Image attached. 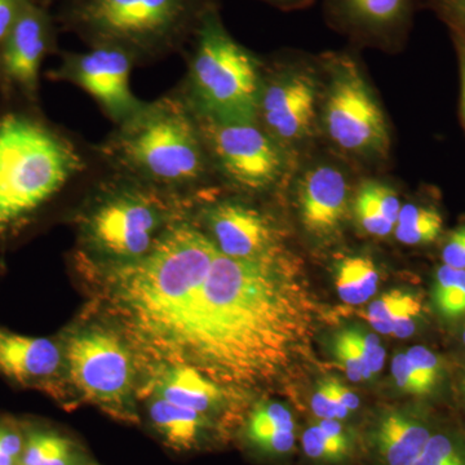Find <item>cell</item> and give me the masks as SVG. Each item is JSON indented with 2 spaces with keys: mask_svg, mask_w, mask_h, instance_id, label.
I'll return each instance as SVG.
<instances>
[{
  "mask_svg": "<svg viewBox=\"0 0 465 465\" xmlns=\"http://www.w3.org/2000/svg\"><path fill=\"white\" fill-rule=\"evenodd\" d=\"M313 305L287 256H197L162 277L134 330L137 351L162 366L198 370L250 388L280 375L311 338Z\"/></svg>",
  "mask_w": 465,
  "mask_h": 465,
  "instance_id": "1",
  "label": "cell"
},
{
  "mask_svg": "<svg viewBox=\"0 0 465 465\" xmlns=\"http://www.w3.org/2000/svg\"><path fill=\"white\" fill-rule=\"evenodd\" d=\"M88 170L81 146L39 108L5 105L0 112V243L18 237Z\"/></svg>",
  "mask_w": 465,
  "mask_h": 465,
  "instance_id": "2",
  "label": "cell"
},
{
  "mask_svg": "<svg viewBox=\"0 0 465 465\" xmlns=\"http://www.w3.org/2000/svg\"><path fill=\"white\" fill-rule=\"evenodd\" d=\"M100 164L194 200L213 174L200 121L179 91L143 103L94 148Z\"/></svg>",
  "mask_w": 465,
  "mask_h": 465,
  "instance_id": "3",
  "label": "cell"
},
{
  "mask_svg": "<svg viewBox=\"0 0 465 465\" xmlns=\"http://www.w3.org/2000/svg\"><path fill=\"white\" fill-rule=\"evenodd\" d=\"M194 204L105 168L76 216L78 255L97 262L143 258L171 226L192 215Z\"/></svg>",
  "mask_w": 465,
  "mask_h": 465,
  "instance_id": "4",
  "label": "cell"
},
{
  "mask_svg": "<svg viewBox=\"0 0 465 465\" xmlns=\"http://www.w3.org/2000/svg\"><path fill=\"white\" fill-rule=\"evenodd\" d=\"M215 9L216 0H74L67 23L90 47L122 48L143 64L182 48Z\"/></svg>",
  "mask_w": 465,
  "mask_h": 465,
  "instance_id": "5",
  "label": "cell"
},
{
  "mask_svg": "<svg viewBox=\"0 0 465 465\" xmlns=\"http://www.w3.org/2000/svg\"><path fill=\"white\" fill-rule=\"evenodd\" d=\"M188 76L180 94L195 115L217 122H252L262 87L258 58L229 34L217 9L194 35Z\"/></svg>",
  "mask_w": 465,
  "mask_h": 465,
  "instance_id": "6",
  "label": "cell"
},
{
  "mask_svg": "<svg viewBox=\"0 0 465 465\" xmlns=\"http://www.w3.org/2000/svg\"><path fill=\"white\" fill-rule=\"evenodd\" d=\"M323 99V125L331 142L358 155H384L390 130L374 92L349 56L329 60Z\"/></svg>",
  "mask_w": 465,
  "mask_h": 465,
  "instance_id": "7",
  "label": "cell"
},
{
  "mask_svg": "<svg viewBox=\"0 0 465 465\" xmlns=\"http://www.w3.org/2000/svg\"><path fill=\"white\" fill-rule=\"evenodd\" d=\"M124 336L88 324L67 336L63 345L65 372L76 391L109 409H124L134 391V360Z\"/></svg>",
  "mask_w": 465,
  "mask_h": 465,
  "instance_id": "8",
  "label": "cell"
},
{
  "mask_svg": "<svg viewBox=\"0 0 465 465\" xmlns=\"http://www.w3.org/2000/svg\"><path fill=\"white\" fill-rule=\"evenodd\" d=\"M213 173L240 191H269L284 171L282 145L258 121L217 122L198 116Z\"/></svg>",
  "mask_w": 465,
  "mask_h": 465,
  "instance_id": "9",
  "label": "cell"
},
{
  "mask_svg": "<svg viewBox=\"0 0 465 465\" xmlns=\"http://www.w3.org/2000/svg\"><path fill=\"white\" fill-rule=\"evenodd\" d=\"M136 64L122 48L94 45L84 54H64L60 65L50 70L47 78L81 88L118 125L139 112L145 103L131 90V73Z\"/></svg>",
  "mask_w": 465,
  "mask_h": 465,
  "instance_id": "10",
  "label": "cell"
},
{
  "mask_svg": "<svg viewBox=\"0 0 465 465\" xmlns=\"http://www.w3.org/2000/svg\"><path fill=\"white\" fill-rule=\"evenodd\" d=\"M52 43L47 15L23 0L16 23L0 47V94L5 105L39 108L42 64Z\"/></svg>",
  "mask_w": 465,
  "mask_h": 465,
  "instance_id": "11",
  "label": "cell"
},
{
  "mask_svg": "<svg viewBox=\"0 0 465 465\" xmlns=\"http://www.w3.org/2000/svg\"><path fill=\"white\" fill-rule=\"evenodd\" d=\"M195 223L229 258L273 260L286 256L282 235L273 220L244 202L222 200L204 204Z\"/></svg>",
  "mask_w": 465,
  "mask_h": 465,
  "instance_id": "12",
  "label": "cell"
},
{
  "mask_svg": "<svg viewBox=\"0 0 465 465\" xmlns=\"http://www.w3.org/2000/svg\"><path fill=\"white\" fill-rule=\"evenodd\" d=\"M318 88L313 76L286 72L262 78L258 116L260 125L281 145L307 139L316 124Z\"/></svg>",
  "mask_w": 465,
  "mask_h": 465,
  "instance_id": "13",
  "label": "cell"
},
{
  "mask_svg": "<svg viewBox=\"0 0 465 465\" xmlns=\"http://www.w3.org/2000/svg\"><path fill=\"white\" fill-rule=\"evenodd\" d=\"M437 428L424 412L388 410L367 428L366 449L375 465H414Z\"/></svg>",
  "mask_w": 465,
  "mask_h": 465,
  "instance_id": "14",
  "label": "cell"
},
{
  "mask_svg": "<svg viewBox=\"0 0 465 465\" xmlns=\"http://www.w3.org/2000/svg\"><path fill=\"white\" fill-rule=\"evenodd\" d=\"M63 371V345L0 327V375L20 387L52 391Z\"/></svg>",
  "mask_w": 465,
  "mask_h": 465,
  "instance_id": "15",
  "label": "cell"
},
{
  "mask_svg": "<svg viewBox=\"0 0 465 465\" xmlns=\"http://www.w3.org/2000/svg\"><path fill=\"white\" fill-rule=\"evenodd\" d=\"M298 202L305 231L317 240L331 238L348 216L349 185L344 173L331 166L307 171L299 183Z\"/></svg>",
  "mask_w": 465,
  "mask_h": 465,
  "instance_id": "16",
  "label": "cell"
},
{
  "mask_svg": "<svg viewBox=\"0 0 465 465\" xmlns=\"http://www.w3.org/2000/svg\"><path fill=\"white\" fill-rule=\"evenodd\" d=\"M418 0H330L333 17L351 32L387 39L405 32Z\"/></svg>",
  "mask_w": 465,
  "mask_h": 465,
  "instance_id": "17",
  "label": "cell"
},
{
  "mask_svg": "<svg viewBox=\"0 0 465 465\" xmlns=\"http://www.w3.org/2000/svg\"><path fill=\"white\" fill-rule=\"evenodd\" d=\"M244 439L266 458L291 457L298 440L292 412L280 402L260 403L247 418Z\"/></svg>",
  "mask_w": 465,
  "mask_h": 465,
  "instance_id": "18",
  "label": "cell"
},
{
  "mask_svg": "<svg viewBox=\"0 0 465 465\" xmlns=\"http://www.w3.org/2000/svg\"><path fill=\"white\" fill-rule=\"evenodd\" d=\"M154 393L174 405L210 414L222 403L220 385L191 366H162Z\"/></svg>",
  "mask_w": 465,
  "mask_h": 465,
  "instance_id": "19",
  "label": "cell"
},
{
  "mask_svg": "<svg viewBox=\"0 0 465 465\" xmlns=\"http://www.w3.org/2000/svg\"><path fill=\"white\" fill-rule=\"evenodd\" d=\"M148 411L153 427L164 442L183 451L198 448L210 428L206 415L174 405L155 393L149 401Z\"/></svg>",
  "mask_w": 465,
  "mask_h": 465,
  "instance_id": "20",
  "label": "cell"
},
{
  "mask_svg": "<svg viewBox=\"0 0 465 465\" xmlns=\"http://www.w3.org/2000/svg\"><path fill=\"white\" fill-rule=\"evenodd\" d=\"M304 457L316 465H344L356 455V434L344 421L318 419L302 434Z\"/></svg>",
  "mask_w": 465,
  "mask_h": 465,
  "instance_id": "21",
  "label": "cell"
},
{
  "mask_svg": "<svg viewBox=\"0 0 465 465\" xmlns=\"http://www.w3.org/2000/svg\"><path fill=\"white\" fill-rule=\"evenodd\" d=\"M401 208L397 192L378 182L362 183L353 202L358 226L367 234L381 238L394 232Z\"/></svg>",
  "mask_w": 465,
  "mask_h": 465,
  "instance_id": "22",
  "label": "cell"
},
{
  "mask_svg": "<svg viewBox=\"0 0 465 465\" xmlns=\"http://www.w3.org/2000/svg\"><path fill=\"white\" fill-rule=\"evenodd\" d=\"M378 283V269L365 256H349L336 266V291L345 304H363L375 295Z\"/></svg>",
  "mask_w": 465,
  "mask_h": 465,
  "instance_id": "23",
  "label": "cell"
},
{
  "mask_svg": "<svg viewBox=\"0 0 465 465\" xmlns=\"http://www.w3.org/2000/svg\"><path fill=\"white\" fill-rule=\"evenodd\" d=\"M443 232V216L436 206L405 204L401 208L394 234L406 246H427L434 243Z\"/></svg>",
  "mask_w": 465,
  "mask_h": 465,
  "instance_id": "24",
  "label": "cell"
},
{
  "mask_svg": "<svg viewBox=\"0 0 465 465\" xmlns=\"http://www.w3.org/2000/svg\"><path fill=\"white\" fill-rule=\"evenodd\" d=\"M18 465H81L74 443L67 437L36 430L27 434Z\"/></svg>",
  "mask_w": 465,
  "mask_h": 465,
  "instance_id": "25",
  "label": "cell"
},
{
  "mask_svg": "<svg viewBox=\"0 0 465 465\" xmlns=\"http://www.w3.org/2000/svg\"><path fill=\"white\" fill-rule=\"evenodd\" d=\"M414 465H465V433L437 428Z\"/></svg>",
  "mask_w": 465,
  "mask_h": 465,
  "instance_id": "26",
  "label": "cell"
},
{
  "mask_svg": "<svg viewBox=\"0 0 465 465\" xmlns=\"http://www.w3.org/2000/svg\"><path fill=\"white\" fill-rule=\"evenodd\" d=\"M414 295L415 292H411V291H390L372 302L363 316L376 331L391 335V324L396 320L397 314Z\"/></svg>",
  "mask_w": 465,
  "mask_h": 465,
  "instance_id": "27",
  "label": "cell"
},
{
  "mask_svg": "<svg viewBox=\"0 0 465 465\" xmlns=\"http://www.w3.org/2000/svg\"><path fill=\"white\" fill-rule=\"evenodd\" d=\"M332 353L349 381L361 382L372 378L367 370L360 348L351 341L347 330L336 333L332 341Z\"/></svg>",
  "mask_w": 465,
  "mask_h": 465,
  "instance_id": "28",
  "label": "cell"
},
{
  "mask_svg": "<svg viewBox=\"0 0 465 465\" xmlns=\"http://www.w3.org/2000/svg\"><path fill=\"white\" fill-rule=\"evenodd\" d=\"M391 375L401 391L412 396H425L433 391L428 382L416 371L406 353L397 354L391 361Z\"/></svg>",
  "mask_w": 465,
  "mask_h": 465,
  "instance_id": "29",
  "label": "cell"
},
{
  "mask_svg": "<svg viewBox=\"0 0 465 465\" xmlns=\"http://www.w3.org/2000/svg\"><path fill=\"white\" fill-rule=\"evenodd\" d=\"M311 406L317 419H336V420L344 421L351 416L336 399L330 381H322L318 385L312 397Z\"/></svg>",
  "mask_w": 465,
  "mask_h": 465,
  "instance_id": "30",
  "label": "cell"
},
{
  "mask_svg": "<svg viewBox=\"0 0 465 465\" xmlns=\"http://www.w3.org/2000/svg\"><path fill=\"white\" fill-rule=\"evenodd\" d=\"M348 335L356 342L362 353L363 361L370 374L374 376L381 371L385 362V351L381 345V341L372 333H366L357 329H348Z\"/></svg>",
  "mask_w": 465,
  "mask_h": 465,
  "instance_id": "31",
  "label": "cell"
},
{
  "mask_svg": "<svg viewBox=\"0 0 465 465\" xmlns=\"http://www.w3.org/2000/svg\"><path fill=\"white\" fill-rule=\"evenodd\" d=\"M406 356L411 361L416 371L434 391L442 376V362H440V357L430 349L421 347V345L410 348L406 351Z\"/></svg>",
  "mask_w": 465,
  "mask_h": 465,
  "instance_id": "32",
  "label": "cell"
},
{
  "mask_svg": "<svg viewBox=\"0 0 465 465\" xmlns=\"http://www.w3.org/2000/svg\"><path fill=\"white\" fill-rule=\"evenodd\" d=\"M448 25L450 33L458 34L465 39V0H424Z\"/></svg>",
  "mask_w": 465,
  "mask_h": 465,
  "instance_id": "33",
  "label": "cell"
},
{
  "mask_svg": "<svg viewBox=\"0 0 465 465\" xmlns=\"http://www.w3.org/2000/svg\"><path fill=\"white\" fill-rule=\"evenodd\" d=\"M23 434L7 423H0V465H18L23 454Z\"/></svg>",
  "mask_w": 465,
  "mask_h": 465,
  "instance_id": "34",
  "label": "cell"
},
{
  "mask_svg": "<svg viewBox=\"0 0 465 465\" xmlns=\"http://www.w3.org/2000/svg\"><path fill=\"white\" fill-rule=\"evenodd\" d=\"M465 280V269H455L442 264L437 269L433 283L434 305L442 302L450 292H452L459 284Z\"/></svg>",
  "mask_w": 465,
  "mask_h": 465,
  "instance_id": "35",
  "label": "cell"
},
{
  "mask_svg": "<svg viewBox=\"0 0 465 465\" xmlns=\"http://www.w3.org/2000/svg\"><path fill=\"white\" fill-rule=\"evenodd\" d=\"M442 262L455 269H465V224L450 232L440 253Z\"/></svg>",
  "mask_w": 465,
  "mask_h": 465,
  "instance_id": "36",
  "label": "cell"
},
{
  "mask_svg": "<svg viewBox=\"0 0 465 465\" xmlns=\"http://www.w3.org/2000/svg\"><path fill=\"white\" fill-rule=\"evenodd\" d=\"M436 308L443 317L449 320L463 316L465 314V280L442 302L436 304Z\"/></svg>",
  "mask_w": 465,
  "mask_h": 465,
  "instance_id": "37",
  "label": "cell"
},
{
  "mask_svg": "<svg viewBox=\"0 0 465 465\" xmlns=\"http://www.w3.org/2000/svg\"><path fill=\"white\" fill-rule=\"evenodd\" d=\"M23 0H0V47L20 15Z\"/></svg>",
  "mask_w": 465,
  "mask_h": 465,
  "instance_id": "38",
  "label": "cell"
},
{
  "mask_svg": "<svg viewBox=\"0 0 465 465\" xmlns=\"http://www.w3.org/2000/svg\"><path fill=\"white\" fill-rule=\"evenodd\" d=\"M451 34L458 57L459 75H460V115L465 130V39L458 34Z\"/></svg>",
  "mask_w": 465,
  "mask_h": 465,
  "instance_id": "39",
  "label": "cell"
},
{
  "mask_svg": "<svg viewBox=\"0 0 465 465\" xmlns=\"http://www.w3.org/2000/svg\"><path fill=\"white\" fill-rule=\"evenodd\" d=\"M330 381H331L332 391L339 403L347 410L349 414L351 415L353 412H356L361 403L357 394L349 390V388L344 387V385H341V382L333 381V379H330Z\"/></svg>",
  "mask_w": 465,
  "mask_h": 465,
  "instance_id": "40",
  "label": "cell"
},
{
  "mask_svg": "<svg viewBox=\"0 0 465 465\" xmlns=\"http://www.w3.org/2000/svg\"><path fill=\"white\" fill-rule=\"evenodd\" d=\"M266 2L274 3L278 5H296L307 2V0H266Z\"/></svg>",
  "mask_w": 465,
  "mask_h": 465,
  "instance_id": "41",
  "label": "cell"
},
{
  "mask_svg": "<svg viewBox=\"0 0 465 465\" xmlns=\"http://www.w3.org/2000/svg\"><path fill=\"white\" fill-rule=\"evenodd\" d=\"M461 385H463V393H464V401H465V372L463 376V381H461Z\"/></svg>",
  "mask_w": 465,
  "mask_h": 465,
  "instance_id": "42",
  "label": "cell"
},
{
  "mask_svg": "<svg viewBox=\"0 0 465 465\" xmlns=\"http://www.w3.org/2000/svg\"><path fill=\"white\" fill-rule=\"evenodd\" d=\"M463 341H464V344H465V326H464V329H463Z\"/></svg>",
  "mask_w": 465,
  "mask_h": 465,
  "instance_id": "43",
  "label": "cell"
}]
</instances>
